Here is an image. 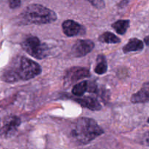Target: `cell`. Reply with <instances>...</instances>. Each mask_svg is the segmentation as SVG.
<instances>
[{
  "label": "cell",
  "mask_w": 149,
  "mask_h": 149,
  "mask_svg": "<svg viewBox=\"0 0 149 149\" xmlns=\"http://www.w3.org/2000/svg\"><path fill=\"white\" fill-rule=\"evenodd\" d=\"M42 72L41 66L32 60L26 57L16 58L11 67L5 70L2 74V79L4 81L13 83L19 80L31 79Z\"/></svg>",
  "instance_id": "1"
},
{
  "label": "cell",
  "mask_w": 149,
  "mask_h": 149,
  "mask_svg": "<svg viewBox=\"0 0 149 149\" xmlns=\"http://www.w3.org/2000/svg\"><path fill=\"white\" fill-rule=\"evenodd\" d=\"M103 133V130L94 119L82 117L74 122L70 132V137L77 143L87 144Z\"/></svg>",
  "instance_id": "2"
},
{
  "label": "cell",
  "mask_w": 149,
  "mask_h": 149,
  "mask_svg": "<svg viewBox=\"0 0 149 149\" xmlns=\"http://www.w3.org/2000/svg\"><path fill=\"white\" fill-rule=\"evenodd\" d=\"M20 18L25 24H47L57 20V15L47 7L33 4L23 10L20 14Z\"/></svg>",
  "instance_id": "3"
},
{
  "label": "cell",
  "mask_w": 149,
  "mask_h": 149,
  "mask_svg": "<svg viewBox=\"0 0 149 149\" xmlns=\"http://www.w3.org/2000/svg\"><path fill=\"white\" fill-rule=\"evenodd\" d=\"M21 46L29 55L39 60L46 58L49 52L46 44L42 43L36 36L26 38L21 43Z\"/></svg>",
  "instance_id": "4"
},
{
  "label": "cell",
  "mask_w": 149,
  "mask_h": 149,
  "mask_svg": "<svg viewBox=\"0 0 149 149\" xmlns=\"http://www.w3.org/2000/svg\"><path fill=\"white\" fill-rule=\"evenodd\" d=\"M90 77L88 68L84 67H73L65 72L64 83L65 85H70L82 79Z\"/></svg>",
  "instance_id": "5"
},
{
  "label": "cell",
  "mask_w": 149,
  "mask_h": 149,
  "mask_svg": "<svg viewBox=\"0 0 149 149\" xmlns=\"http://www.w3.org/2000/svg\"><path fill=\"white\" fill-rule=\"evenodd\" d=\"M20 123V118L16 116H10L6 118L1 129V136L4 138L13 137L17 132Z\"/></svg>",
  "instance_id": "6"
},
{
  "label": "cell",
  "mask_w": 149,
  "mask_h": 149,
  "mask_svg": "<svg viewBox=\"0 0 149 149\" xmlns=\"http://www.w3.org/2000/svg\"><path fill=\"white\" fill-rule=\"evenodd\" d=\"M95 47L93 41L89 39L78 40L72 47L71 52L75 57H83L90 53Z\"/></svg>",
  "instance_id": "7"
},
{
  "label": "cell",
  "mask_w": 149,
  "mask_h": 149,
  "mask_svg": "<svg viewBox=\"0 0 149 149\" xmlns=\"http://www.w3.org/2000/svg\"><path fill=\"white\" fill-rule=\"evenodd\" d=\"M63 33L67 36H75L84 32V27L77 22L72 20H66L62 24Z\"/></svg>",
  "instance_id": "8"
},
{
  "label": "cell",
  "mask_w": 149,
  "mask_h": 149,
  "mask_svg": "<svg viewBox=\"0 0 149 149\" xmlns=\"http://www.w3.org/2000/svg\"><path fill=\"white\" fill-rule=\"evenodd\" d=\"M77 103L81 105L82 107H85L92 111H99L101 109L102 106L98 100L95 97L91 96H85L83 97L74 99Z\"/></svg>",
  "instance_id": "9"
},
{
  "label": "cell",
  "mask_w": 149,
  "mask_h": 149,
  "mask_svg": "<svg viewBox=\"0 0 149 149\" xmlns=\"http://www.w3.org/2000/svg\"><path fill=\"white\" fill-rule=\"evenodd\" d=\"M149 101V82L145 83L138 93L131 97V102L133 103H143Z\"/></svg>",
  "instance_id": "10"
},
{
  "label": "cell",
  "mask_w": 149,
  "mask_h": 149,
  "mask_svg": "<svg viewBox=\"0 0 149 149\" xmlns=\"http://www.w3.org/2000/svg\"><path fill=\"white\" fill-rule=\"evenodd\" d=\"M144 45L142 41L137 38H132L130 39L129 42L123 47L122 50L125 53H128L130 52L135 51H141L143 49Z\"/></svg>",
  "instance_id": "11"
},
{
  "label": "cell",
  "mask_w": 149,
  "mask_h": 149,
  "mask_svg": "<svg viewBox=\"0 0 149 149\" xmlns=\"http://www.w3.org/2000/svg\"><path fill=\"white\" fill-rule=\"evenodd\" d=\"M112 28L119 34L123 35L126 33L127 30L130 26L129 20H119L111 25Z\"/></svg>",
  "instance_id": "12"
},
{
  "label": "cell",
  "mask_w": 149,
  "mask_h": 149,
  "mask_svg": "<svg viewBox=\"0 0 149 149\" xmlns=\"http://www.w3.org/2000/svg\"><path fill=\"white\" fill-rule=\"evenodd\" d=\"M99 41L106 44H117L121 42L120 39L113 33L109 31L104 32L98 38Z\"/></svg>",
  "instance_id": "13"
},
{
  "label": "cell",
  "mask_w": 149,
  "mask_h": 149,
  "mask_svg": "<svg viewBox=\"0 0 149 149\" xmlns=\"http://www.w3.org/2000/svg\"><path fill=\"white\" fill-rule=\"evenodd\" d=\"M108 65L106 58L103 55H98L97 59V64L95 68V72L97 74H103L107 71Z\"/></svg>",
  "instance_id": "14"
},
{
  "label": "cell",
  "mask_w": 149,
  "mask_h": 149,
  "mask_svg": "<svg viewBox=\"0 0 149 149\" xmlns=\"http://www.w3.org/2000/svg\"><path fill=\"white\" fill-rule=\"evenodd\" d=\"M87 90H88V81H82L74 86L72 89V93L74 95L81 97L87 91Z\"/></svg>",
  "instance_id": "15"
},
{
  "label": "cell",
  "mask_w": 149,
  "mask_h": 149,
  "mask_svg": "<svg viewBox=\"0 0 149 149\" xmlns=\"http://www.w3.org/2000/svg\"><path fill=\"white\" fill-rule=\"evenodd\" d=\"M89 2L91 3L92 5L94 6L97 9H103L106 6L103 0H87Z\"/></svg>",
  "instance_id": "16"
},
{
  "label": "cell",
  "mask_w": 149,
  "mask_h": 149,
  "mask_svg": "<svg viewBox=\"0 0 149 149\" xmlns=\"http://www.w3.org/2000/svg\"><path fill=\"white\" fill-rule=\"evenodd\" d=\"M9 1V6L11 9H15L17 7H19L21 4L20 0H8Z\"/></svg>",
  "instance_id": "17"
},
{
  "label": "cell",
  "mask_w": 149,
  "mask_h": 149,
  "mask_svg": "<svg viewBox=\"0 0 149 149\" xmlns=\"http://www.w3.org/2000/svg\"><path fill=\"white\" fill-rule=\"evenodd\" d=\"M143 141L146 145L148 146H149V132H146V133L145 134V135H144L143 137Z\"/></svg>",
  "instance_id": "18"
},
{
  "label": "cell",
  "mask_w": 149,
  "mask_h": 149,
  "mask_svg": "<svg viewBox=\"0 0 149 149\" xmlns=\"http://www.w3.org/2000/svg\"><path fill=\"white\" fill-rule=\"evenodd\" d=\"M128 3H129V0H123V1L119 3V6L121 7H124L126 5H127Z\"/></svg>",
  "instance_id": "19"
},
{
  "label": "cell",
  "mask_w": 149,
  "mask_h": 149,
  "mask_svg": "<svg viewBox=\"0 0 149 149\" xmlns=\"http://www.w3.org/2000/svg\"><path fill=\"white\" fill-rule=\"evenodd\" d=\"M144 42H146V44L148 46H149V36H146V37L144 39Z\"/></svg>",
  "instance_id": "20"
},
{
  "label": "cell",
  "mask_w": 149,
  "mask_h": 149,
  "mask_svg": "<svg viewBox=\"0 0 149 149\" xmlns=\"http://www.w3.org/2000/svg\"><path fill=\"white\" fill-rule=\"evenodd\" d=\"M148 123H149V118H148Z\"/></svg>",
  "instance_id": "21"
}]
</instances>
